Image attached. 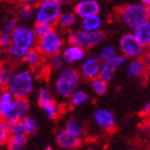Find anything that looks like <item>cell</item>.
Returning a JSON list of instances; mask_svg holds the SVG:
<instances>
[{"label":"cell","mask_w":150,"mask_h":150,"mask_svg":"<svg viewBox=\"0 0 150 150\" xmlns=\"http://www.w3.org/2000/svg\"><path fill=\"white\" fill-rule=\"evenodd\" d=\"M104 26V21L100 14L89 15L81 18L79 27L86 31H100Z\"/></svg>","instance_id":"ffe728a7"},{"label":"cell","mask_w":150,"mask_h":150,"mask_svg":"<svg viewBox=\"0 0 150 150\" xmlns=\"http://www.w3.org/2000/svg\"><path fill=\"white\" fill-rule=\"evenodd\" d=\"M21 121V125H22L23 132L24 134L28 135H33L38 130V122L32 116H25L23 119L19 120Z\"/></svg>","instance_id":"d4e9b609"},{"label":"cell","mask_w":150,"mask_h":150,"mask_svg":"<svg viewBox=\"0 0 150 150\" xmlns=\"http://www.w3.org/2000/svg\"><path fill=\"white\" fill-rule=\"evenodd\" d=\"M78 17L73 11H64L61 12L56 23V27L61 31H71L77 25Z\"/></svg>","instance_id":"e0dca14e"},{"label":"cell","mask_w":150,"mask_h":150,"mask_svg":"<svg viewBox=\"0 0 150 150\" xmlns=\"http://www.w3.org/2000/svg\"><path fill=\"white\" fill-rule=\"evenodd\" d=\"M63 11V2L60 0H40L35 6V24L55 26Z\"/></svg>","instance_id":"277c9868"},{"label":"cell","mask_w":150,"mask_h":150,"mask_svg":"<svg viewBox=\"0 0 150 150\" xmlns=\"http://www.w3.org/2000/svg\"><path fill=\"white\" fill-rule=\"evenodd\" d=\"M125 62H127V58L122 54H116L108 59L104 60L101 62L99 77L101 79H103L105 83H110L114 78L116 71L120 69Z\"/></svg>","instance_id":"9c48e42d"},{"label":"cell","mask_w":150,"mask_h":150,"mask_svg":"<svg viewBox=\"0 0 150 150\" xmlns=\"http://www.w3.org/2000/svg\"><path fill=\"white\" fill-rule=\"evenodd\" d=\"M64 61H63V58L61 56V54H56L54 56L48 57V66L52 70H55V71H60L64 67Z\"/></svg>","instance_id":"f546056e"},{"label":"cell","mask_w":150,"mask_h":150,"mask_svg":"<svg viewBox=\"0 0 150 150\" xmlns=\"http://www.w3.org/2000/svg\"><path fill=\"white\" fill-rule=\"evenodd\" d=\"M119 50L125 58L137 59L143 58L145 55L146 47L138 42L132 32H127L119 40Z\"/></svg>","instance_id":"ba28073f"},{"label":"cell","mask_w":150,"mask_h":150,"mask_svg":"<svg viewBox=\"0 0 150 150\" xmlns=\"http://www.w3.org/2000/svg\"><path fill=\"white\" fill-rule=\"evenodd\" d=\"M0 53H1V48H0Z\"/></svg>","instance_id":"f6af8a7d"},{"label":"cell","mask_w":150,"mask_h":150,"mask_svg":"<svg viewBox=\"0 0 150 150\" xmlns=\"http://www.w3.org/2000/svg\"><path fill=\"white\" fill-rule=\"evenodd\" d=\"M56 143L62 149H75L81 145V141L66 129H60L56 132Z\"/></svg>","instance_id":"5bb4252c"},{"label":"cell","mask_w":150,"mask_h":150,"mask_svg":"<svg viewBox=\"0 0 150 150\" xmlns=\"http://www.w3.org/2000/svg\"><path fill=\"white\" fill-rule=\"evenodd\" d=\"M64 46V37L62 31L57 27H53L50 31L37 39V47L45 58L60 54Z\"/></svg>","instance_id":"8992f818"},{"label":"cell","mask_w":150,"mask_h":150,"mask_svg":"<svg viewBox=\"0 0 150 150\" xmlns=\"http://www.w3.org/2000/svg\"><path fill=\"white\" fill-rule=\"evenodd\" d=\"M150 114V101H148L147 103L145 104L144 107H143V110L141 112V115L142 116H147Z\"/></svg>","instance_id":"8d00e7d4"},{"label":"cell","mask_w":150,"mask_h":150,"mask_svg":"<svg viewBox=\"0 0 150 150\" xmlns=\"http://www.w3.org/2000/svg\"><path fill=\"white\" fill-rule=\"evenodd\" d=\"M22 3H26V4H31V6H35L40 0H19Z\"/></svg>","instance_id":"74e56055"},{"label":"cell","mask_w":150,"mask_h":150,"mask_svg":"<svg viewBox=\"0 0 150 150\" xmlns=\"http://www.w3.org/2000/svg\"><path fill=\"white\" fill-rule=\"evenodd\" d=\"M79 67V74L86 79H93L99 77V73L101 69V61L97 56H88L85 57L81 61Z\"/></svg>","instance_id":"30bf717a"},{"label":"cell","mask_w":150,"mask_h":150,"mask_svg":"<svg viewBox=\"0 0 150 150\" xmlns=\"http://www.w3.org/2000/svg\"><path fill=\"white\" fill-rule=\"evenodd\" d=\"M14 69L10 63H3L2 66V72H1V78H2V86H6V83L10 81V78L12 76Z\"/></svg>","instance_id":"d6a6232c"},{"label":"cell","mask_w":150,"mask_h":150,"mask_svg":"<svg viewBox=\"0 0 150 150\" xmlns=\"http://www.w3.org/2000/svg\"><path fill=\"white\" fill-rule=\"evenodd\" d=\"M91 89L97 96H103L106 93L107 91V83L101 79L100 77H96L93 79H91L90 83Z\"/></svg>","instance_id":"83f0119b"},{"label":"cell","mask_w":150,"mask_h":150,"mask_svg":"<svg viewBox=\"0 0 150 150\" xmlns=\"http://www.w3.org/2000/svg\"><path fill=\"white\" fill-rule=\"evenodd\" d=\"M132 35L143 45L147 47L150 45V21L146 19L132 28Z\"/></svg>","instance_id":"d6986e66"},{"label":"cell","mask_w":150,"mask_h":150,"mask_svg":"<svg viewBox=\"0 0 150 150\" xmlns=\"http://www.w3.org/2000/svg\"><path fill=\"white\" fill-rule=\"evenodd\" d=\"M117 19L127 28H134L135 26L146 21L147 13L146 6L143 3H127L123 4L116 11Z\"/></svg>","instance_id":"5b68a950"},{"label":"cell","mask_w":150,"mask_h":150,"mask_svg":"<svg viewBox=\"0 0 150 150\" xmlns=\"http://www.w3.org/2000/svg\"><path fill=\"white\" fill-rule=\"evenodd\" d=\"M60 54H61L63 61H64L66 64L73 66V64L81 62V60L86 57V50H84L81 46H77V45L68 43V45L63 46Z\"/></svg>","instance_id":"7c38bea8"},{"label":"cell","mask_w":150,"mask_h":150,"mask_svg":"<svg viewBox=\"0 0 150 150\" xmlns=\"http://www.w3.org/2000/svg\"><path fill=\"white\" fill-rule=\"evenodd\" d=\"M117 54V50H116V47L112 46V45H104L100 48L99 53H98V58L101 60V61H104V60L108 59L110 57H112L114 55Z\"/></svg>","instance_id":"f1b7e54d"},{"label":"cell","mask_w":150,"mask_h":150,"mask_svg":"<svg viewBox=\"0 0 150 150\" xmlns=\"http://www.w3.org/2000/svg\"><path fill=\"white\" fill-rule=\"evenodd\" d=\"M44 150H54V148H52V147H46V148H44Z\"/></svg>","instance_id":"b9f144b4"},{"label":"cell","mask_w":150,"mask_h":150,"mask_svg":"<svg viewBox=\"0 0 150 150\" xmlns=\"http://www.w3.org/2000/svg\"><path fill=\"white\" fill-rule=\"evenodd\" d=\"M9 130H10V134L24 133V132H23L22 125H21V121H19V120H17V121L9 122Z\"/></svg>","instance_id":"e575fe53"},{"label":"cell","mask_w":150,"mask_h":150,"mask_svg":"<svg viewBox=\"0 0 150 150\" xmlns=\"http://www.w3.org/2000/svg\"><path fill=\"white\" fill-rule=\"evenodd\" d=\"M105 33L102 30L100 31H86L83 29L71 30L68 33L67 41L69 44L77 45L84 50H90L97 47L105 41Z\"/></svg>","instance_id":"52a82bcc"},{"label":"cell","mask_w":150,"mask_h":150,"mask_svg":"<svg viewBox=\"0 0 150 150\" xmlns=\"http://www.w3.org/2000/svg\"><path fill=\"white\" fill-rule=\"evenodd\" d=\"M35 75L29 68L14 70L10 81L4 86L6 89L16 99H28L35 90Z\"/></svg>","instance_id":"7a4b0ae2"},{"label":"cell","mask_w":150,"mask_h":150,"mask_svg":"<svg viewBox=\"0 0 150 150\" xmlns=\"http://www.w3.org/2000/svg\"><path fill=\"white\" fill-rule=\"evenodd\" d=\"M10 137V130H9V122L4 119L0 118V146L6 145L8 139Z\"/></svg>","instance_id":"4dcf8cb0"},{"label":"cell","mask_w":150,"mask_h":150,"mask_svg":"<svg viewBox=\"0 0 150 150\" xmlns=\"http://www.w3.org/2000/svg\"><path fill=\"white\" fill-rule=\"evenodd\" d=\"M53 93L48 87H41L38 92V103L39 105L48 102V101L53 100Z\"/></svg>","instance_id":"1f68e13d"},{"label":"cell","mask_w":150,"mask_h":150,"mask_svg":"<svg viewBox=\"0 0 150 150\" xmlns=\"http://www.w3.org/2000/svg\"><path fill=\"white\" fill-rule=\"evenodd\" d=\"M33 16H35V6L22 3L17 10V17L16 18L18 19V22L26 24L30 21H33Z\"/></svg>","instance_id":"603a6c76"},{"label":"cell","mask_w":150,"mask_h":150,"mask_svg":"<svg viewBox=\"0 0 150 150\" xmlns=\"http://www.w3.org/2000/svg\"><path fill=\"white\" fill-rule=\"evenodd\" d=\"M148 70V67L145 62L144 58H137V59H132L128 64V72L129 76L131 77H143Z\"/></svg>","instance_id":"44dd1931"},{"label":"cell","mask_w":150,"mask_h":150,"mask_svg":"<svg viewBox=\"0 0 150 150\" xmlns=\"http://www.w3.org/2000/svg\"><path fill=\"white\" fill-rule=\"evenodd\" d=\"M81 77L79 71L74 67H63L58 73L54 84L55 92L62 99H70L75 90H77L78 85L81 83Z\"/></svg>","instance_id":"3957f363"},{"label":"cell","mask_w":150,"mask_h":150,"mask_svg":"<svg viewBox=\"0 0 150 150\" xmlns=\"http://www.w3.org/2000/svg\"><path fill=\"white\" fill-rule=\"evenodd\" d=\"M15 98L6 89L0 91V118L8 122L13 121V110H14Z\"/></svg>","instance_id":"4fadbf2b"},{"label":"cell","mask_w":150,"mask_h":150,"mask_svg":"<svg viewBox=\"0 0 150 150\" xmlns=\"http://www.w3.org/2000/svg\"><path fill=\"white\" fill-rule=\"evenodd\" d=\"M27 144V135L24 133L10 134V137L6 142L9 150H22Z\"/></svg>","instance_id":"7402d4cb"},{"label":"cell","mask_w":150,"mask_h":150,"mask_svg":"<svg viewBox=\"0 0 150 150\" xmlns=\"http://www.w3.org/2000/svg\"><path fill=\"white\" fill-rule=\"evenodd\" d=\"M141 3H143L144 6H147L148 3H150V0H141Z\"/></svg>","instance_id":"60d3db41"},{"label":"cell","mask_w":150,"mask_h":150,"mask_svg":"<svg viewBox=\"0 0 150 150\" xmlns=\"http://www.w3.org/2000/svg\"><path fill=\"white\" fill-rule=\"evenodd\" d=\"M60 1H62V2H66V1H70V0H60Z\"/></svg>","instance_id":"ee69618b"},{"label":"cell","mask_w":150,"mask_h":150,"mask_svg":"<svg viewBox=\"0 0 150 150\" xmlns=\"http://www.w3.org/2000/svg\"><path fill=\"white\" fill-rule=\"evenodd\" d=\"M40 107L42 108L44 114L47 116V118H50V119H56L57 117L60 115V112H61L59 104L57 103L54 99L48 101V102H45V103L41 104Z\"/></svg>","instance_id":"cb8c5ba5"},{"label":"cell","mask_w":150,"mask_h":150,"mask_svg":"<svg viewBox=\"0 0 150 150\" xmlns=\"http://www.w3.org/2000/svg\"><path fill=\"white\" fill-rule=\"evenodd\" d=\"M2 66L3 62L0 61V87H2V78H1V72H2Z\"/></svg>","instance_id":"f35d334b"},{"label":"cell","mask_w":150,"mask_h":150,"mask_svg":"<svg viewBox=\"0 0 150 150\" xmlns=\"http://www.w3.org/2000/svg\"><path fill=\"white\" fill-rule=\"evenodd\" d=\"M54 27H55V26H54ZM52 28H53V26L44 25V24H35L33 27H32V31H33V33H35V35L38 39V38H41L42 35L47 33Z\"/></svg>","instance_id":"836d02e7"},{"label":"cell","mask_w":150,"mask_h":150,"mask_svg":"<svg viewBox=\"0 0 150 150\" xmlns=\"http://www.w3.org/2000/svg\"><path fill=\"white\" fill-rule=\"evenodd\" d=\"M35 45L37 37L32 31V27L27 24H18L11 35V44L6 50L11 59L21 61Z\"/></svg>","instance_id":"6da1fadb"},{"label":"cell","mask_w":150,"mask_h":150,"mask_svg":"<svg viewBox=\"0 0 150 150\" xmlns=\"http://www.w3.org/2000/svg\"><path fill=\"white\" fill-rule=\"evenodd\" d=\"M146 13H147V18L150 21V3L146 6Z\"/></svg>","instance_id":"ab89813d"},{"label":"cell","mask_w":150,"mask_h":150,"mask_svg":"<svg viewBox=\"0 0 150 150\" xmlns=\"http://www.w3.org/2000/svg\"><path fill=\"white\" fill-rule=\"evenodd\" d=\"M18 24V19L16 17H12L8 19L2 26V28L0 29V48L1 50H8V47L11 44V35Z\"/></svg>","instance_id":"2e32d148"},{"label":"cell","mask_w":150,"mask_h":150,"mask_svg":"<svg viewBox=\"0 0 150 150\" xmlns=\"http://www.w3.org/2000/svg\"><path fill=\"white\" fill-rule=\"evenodd\" d=\"M89 100V96L85 90H75L74 93L70 97V103L74 107L81 106Z\"/></svg>","instance_id":"484cf974"},{"label":"cell","mask_w":150,"mask_h":150,"mask_svg":"<svg viewBox=\"0 0 150 150\" xmlns=\"http://www.w3.org/2000/svg\"><path fill=\"white\" fill-rule=\"evenodd\" d=\"M67 131H69L71 134L77 136L81 138L83 136V129H81V123L76 120L75 118H70L68 119V121L66 122V128Z\"/></svg>","instance_id":"4316f807"},{"label":"cell","mask_w":150,"mask_h":150,"mask_svg":"<svg viewBox=\"0 0 150 150\" xmlns=\"http://www.w3.org/2000/svg\"><path fill=\"white\" fill-rule=\"evenodd\" d=\"M93 120L100 129L110 131L115 127V117L112 112L105 108H98L93 112Z\"/></svg>","instance_id":"9a60e30c"},{"label":"cell","mask_w":150,"mask_h":150,"mask_svg":"<svg viewBox=\"0 0 150 150\" xmlns=\"http://www.w3.org/2000/svg\"><path fill=\"white\" fill-rule=\"evenodd\" d=\"M147 129H148V132H149V135H150V122L148 123V127H147Z\"/></svg>","instance_id":"7bdbcfd3"},{"label":"cell","mask_w":150,"mask_h":150,"mask_svg":"<svg viewBox=\"0 0 150 150\" xmlns=\"http://www.w3.org/2000/svg\"><path fill=\"white\" fill-rule=\"evenodd\" d=\"M23 61L25 62L27 68H29L32 71H37V70H40L44 66L45 57L43 56V54L41 53L37 47H35V48H32L31 50H29L28 53L26 54Z\"/></svg>","instance_id":"ac0fdd59"},{"label":"cell","mask_w":150,"mask_h":150,"mask_svg":"<svg viewBox=\"0 0 150 150\" xmlns=\"http://www.w3.org/2000/svg\"><path fill=\"white\" fill-rule=\"evenodd\" d=\"M144 60L146 64H147L148 68H150V45L146 47V50H145V55H144Z\"/></svg>","instance_id":"d590c367"},{"label":"cell","mask_w":150,"mask_h":150,"mask_svg":"<svg viewBox=\"0 0 150 150\" xmlns=\"http://www.w3.org/2000/svg\"><path fill=\"white\" fill-rule=\"evenodd\" d=\"M73 12L77 15L78 18H83L94 14H100V1L99 0H77L73 6Z\"/></svg>","instance_id":"8fae6325"}]
</instances>
